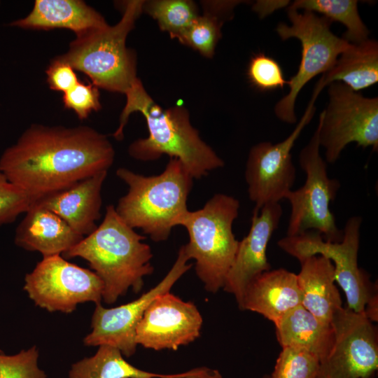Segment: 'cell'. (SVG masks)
Returning a JSON list of instances; mask_svg holds the SVG:
<instances>
[{
	"instance_id": "6da1fadb",
	"label": "cell",
	"mask_w": 378,
	"mask_h": 378,
	"mask_svg": "<svg viewBox=\"0 0 378 378\" xmlns=\"http://www.w3.org/2000/svg\"><path fill=\"white\" fill-rule=\"evenodd\" d=\"M114 157L108 138L90 127L34 125L4 151L0 171L36 200L108 171Z\"/></svg>"
},
{
	"instance_id": "7a4b0ae2",
	"label": "cell",
	"mask_w": 378,
	"mask_h": 378,
	"mask_svg": "<svg viewBox=\"0 0 378 378\" xmlns=\"http://www.w3.org/2000/svg\"><path fill=\"white\" fill-rule=\"evenodd\" d=\"M125 94L126 104L113 137L123 139L124 127L134 112L143 115L148 130L147 137L138 139L130 145L128 153L132 158L146 162L167 155L178 160L193 179L224 166L223 159L192 125L185 108H162L147 93L139 78Z\"/></svg>"
},
{
	"instance_id": "3957f363",
	"label": "cell",
	"mask_w": 378,
	"mask_h": 378,
	"mask_svg": "<svg viewBox=\"0 0 378 378\" xmlns=\"http://www.w3.org/2000/svg\"><path fill=\"white\" fill-rule=\"evenodd\" d=\"M145 239L128 226L110 204L101 224L62 257L87 260L103 283L102 299L111 304L130 288L139 292L144 277L153 273V253L150 246L143 241Z\"/></svg>"
},
{
	"instance_id": "277c9868",
	"label": "cell",
	"mask_w": 378,
	"mask_h": 378,
	"mask_svg": "<svg viewBox=\"0 0 378 378\" xmlns=\"http://www.w3.org/2000/svg\"><path fill=\"white\" fill-rule=\"evenodd\" d=\"M116 175L128 186L115 206L118 216L154 241L167 240L188 211L193 178L183 164L170 158L158 175L144 176L125 167L118 169Z\"/></svg>"
},
{
	"instance_id": "5b68a950",
	"label": "cell",
	"mask_w": 378,
	"mask_h": 378,
	"mask_svg": "<svg viewBox=\"0 0 378 378\" xmlns=\"http://www.w3.org/2000/svg\"><path fill=\"white\" fill-rule=\"evenodd\" d=\"M144 3L127 1L116 24L76 36L59 57L86 74L98 88L125 94L138 78L135 55L126 47V38L143 12Z\"/></svg>"
},
{
	"instance_id": "8992f818",
	"label": "cell",
	"mask_w": 378,
	"mask_h": 378,
	"mask_svg": "<svg viewBox=\"0 0 378 378\" xmlns=\"http://www.w3.org/2000/svg\"><path fill=\"white\" fill-rule=\"evenodd\" d=\"M239 202L232 196L216 193L196 211H188L179 225L184 227L189 241L183 245L190 260H195V272L205 289L215 293L225 284L233 263L239 241L232 231Z\"/></svg>"
},
{
	"instance_id": "52a82bcc",
	"label": "cell",
	"mask_w": 378,
	"mask_h": 378,
	"mask_svg": "<svg viewBox=\"0 0 378 378\" xmlns=\"http://www.w3.org/2000/svg\"><path fill=\"white\" fill-rule=\"evenodd\" d=\"M290 24L279 23L276 31L283 40L298 38L302 46L301 60L297 73L288 80L289 91L274 106L276 117L283 122L297 121L295 104L297 97L314 77L324 74L335 64L338 57L350 45L330 30L331 22L309 11L299 12L288 6Z\"/></svg>"
},
{
	"instance_id": "ba28073f",
	"label": "cell",
	"mask_w": 378,
	"mask_h": 378,
	"mask_svg": "<svg viewBox=\"0 0 378 378\" xmlns=\"http://www.w3.org/2000/svg\"><path fill=\"white\" fill-rule=\"evenodd\" d=\"M320 147L316 127L299 156L300 167L306 174L305 182L298 190H291L285 197L290 205L287 236L312 230L321 234L326 241L339 242L342 239L343 230L337 227L330 204L337 196L340 183L328 176Z\"/></svg>"
},
{
	"instance_id": "9c48e42d",
	"label": "cell",
	"mask_w": 378,
	"mask_h": 378,
	"mask_svg": "<svg viewBox=\"0 0 378 378\" xmlns=\"http://www.w3.org/2000/svg\"><path fill=\"white\" fill-rule=\"evenodd\" d=\"M328 86V103L317 126L326 162H335L344 148L354 142L377 151L378 98L363 97L340 82Z\"/></svg>"
},
{
	"instance_id": "30bf717a",
	"label": "cell",
	"mask_w": 378,
	"mask_h": 378,
	"mask_svg": "<svg viewBox=\"0 0 378 378\" xmlns=\"http://www.w3.org/2000/svg\"><path fill=\"white\" fill-rule=\"evenodd\" d=\"M361 223V217H350L339 242L326 241L321 234L310 230L297 236H286L277 243L298 260L315 255L328 258L334 266L335 281L345 293L347 307L356 312H364L372 295L367 275L358 265Z\"/></svg>"
},
{
	"instance_id": "8fae6325",
	"label": "cell",
	"mask_w": 378,
	"mask_h": 378,
	"mask_svg": "<svg viewBox=\"0 0 378 378\" xmlns=\"http://www.w3.org/2000/svg\"><path fill=\"white\" fill-rule=\"evenodd\" d=\"M103 283L93 272L61 255L43 257L24 277V290L35 304L50 312L69 314L86 302L101 303Z\"/></svg>"
},
{
	"instance_id": "7c38bea8",
	"label": "cell",
	"mask_w": 378,
	"mask_h": 378,
	"mask_svg": "<svg viewBox=\"0 0 378 378\" xmlns=\"http://www.w3.org/2000/svg\"><path fill=\"white\" fill-rule=\"evenodd\" d=\"M320 92L314 90L305 111L290 134L282 141L260 142L250 150L245 169V180L253 211L265 205L279 203L292 190L296 171L291 150L305 126L312 119L314 103Z\"/></svg>"
},
{
	"instance_id": "4fadbf2b",
	"label": "cell",
	"mask_w": 378,
	"mask_h": 378,
	"mask_svg": "<svg viewBox=\"0 0 378 378\" xmlns=\"http://www.w3.org/2000/svg\"><path fill=\"white\" fill-rule=\"evenodd\" d=\"M330 324L332 346L316 378H373L378 369L377 334L364 312L341 307Z\"/></svg>"
},
{
	"instance_id": "5bb4252c",
	"label": "cell",
	"mask_w": 378,
	"mask_h": 378,
	"mask_svg": "<svg viewBox=\"0 0 378 378\" xmlns=\"http://www.w3.org/2000/svg\"><path fill=\"white\" fill-rule=\"evenodd\" d=\"M183 245L165 276L153 288L137 299L113 307L104 308L97 304L92 316L91 332L83 339L87 346L109 345L117 348L122 354L130 357L136 352V326L150 303L159 295L170 291L174 284L191 268Z\"/></svg>"
},
{
	"instance_id": "9a60e30c",
	"label": "cell",
	"mask_w": 378,
	"mask_h": 378,
	"mask_svg": "<svg viewBox=\"0 0 378 378\" xmlns=\"http://www.w3.org/2000/svg\"><path fill=\"white\" fill-rule=\"evenodd\" d=\"M203 320L191 302L170 291L158 295L148 306L135 333L137 344L154 350H177L200 335Z\"/></svg>"
},
{
	"instance_id": "2e32d148",
	"label": "cell",
	"mask_w": 378,
	"mask_h": 378,
	"mask_svg": "<svg viewBox=\"0 0 378 378\" xmlns=\"http://www.w3.org/2000/svg\"><path fill=\"white\" fill-rule=\"evenodd\" d=\"M282 214L279 203L268 204L259 211H253L249 232L241 241H239L233 263L223 288L234 295L239 307L250 281L262 272L270 270L267 247L279 225Z\"/></svg>"
},
{
	"instance_id": "e0dca14e",
	"label": "cell",
	"mask_w": 378,
	"mask_h": 378,
	"mask_svg": "<svg viewBox=\"0 0 378 378\" xmlns=\"http://www.w3.org/2000/svg\"><path fill=\"white\" fill-rule=\"evenodd\" d=\"M108 171L98 172L64 190L37 199L34 204L55 213L84 237L101 217L102 188Z\"/></svg>"
},
{
	"instance_id": "ac0fdd59",
	"label": "cell",
	"mask_w": 378,
	"mask_h": 378,
	"mask_svg": "<svg viewBox=\"0 0 378 378\" xmlns=\"http://www.w3.org/2000/svg\"><path fill=\"white\" fill-rule=\"evenodd\" d=\"M301 302L297 274L280 268L262 272L251 281L239 307L260 314L275 324Z\"/></svg>"
},
{
	"instance_id": "d6986e66",
	"label": "cell",
	"mask_w": 378,
	"mask_h": 378,
	"mask_svg": "<svg viewBox=\"0 0 378 378\" xmlns=\"http://www.w3.org/2000/svg\"><path fill=\"white\" fill-rule=\"evenodd\" d=\"M83 238L59 216L33 204L18 225L14 240L19 247L46 257L62 255Z\"/></svg>"
},
{
	"instance_id": "ffe728a7",
	"label": "cell",
	"mask_w": 378,
	"mask_h": 378,
	"mask_svg": "<svg viewBox=\"0 0 378 378\" xmlns=\"http://www.w3.org/2000/svg\"><path fill=\"white\" fill-rule=\"evenodd\" d=\"M297 274L301 305L321 321L330 323L335 312L342 307L336 287L334 266L327 258L315 255L299 260Z\"/></svg>"
},
{
	"instance_id": "44dd1931",
	"label": "cell",
	"mask_w": 378,
	"mask_h": 378,
	"mask_svg": "<svg viewBox=\"0 0 378 378\" xmlns=\"http://www.w3.org/2000/svg\"><path fill=\"white\" fill-rule=\"evenodd\" d=\"M106 24L99 13L80 0H36L27 17L10 24L24 29L65 28L76 36Z\"/></svg>"
},
{
	"instance_id": "7402d4cb",
	"label": "cell",
	"mask_w": 378,
	"mask_h": 378,
	"mask_svg": "<svg viewBox=\"0 0 378 378\" xmlns=\"http://www.w3.org/2000/svg\"><path fill=\"white\" fill-rule=\"evenodd\" d=\"M274 326L282 348L305 351L316 356L320 363L332 346L334 331L331 324L321 321L302 305L287 312Z\"/></svg>"
},
{
	"instance_id": "603a6c76",
	"label": "cell",
	"mask_w": 378,
	"mask_h": 378,
	"mask_svg": "<svg viewBox=\"0 0 378 378\" xmlns=\"http://www.w3.org/2000/svg\"><path fill=\"white\" fill-rule=\"evenodd\" d=\"M378 81V43L367 39L350 43L333 66L322 74L317 84L323 89L333 82H340L358 92Z\"/></svg>"
},
{
	"instance_id": "cb8c5ba5",
	"label": "cell",
	"mask_w": 378,
	"mask_h": 378,
	"mask_svg": "<svg viewBox=\"0 0 378 378\" xmlns=\"http://www.w3.org/2000/svg\"><path fill=\"white\" fill-rule=\"evenodd\" d=\"M241 1H204L203 13L199 15L178 38V41L211 58L219 39L223 23L233 15V10Z\"/></svg>"
},
{
	"instance_id": "d4e9b609",
	"label": "cell",
	"mask_w": 378,
	"mask_h": 378,
	"mask_svg": "<svg viewBox=\"0 0 378 378\" xmlns=\"http://www.w3.org/2000/svg\"><path fill=\"white\" fill-rule=\"evenodd\" d=\"M122 356L115 347L99 346L94 355L71 366L69 378H155L165 375L139 369Z\"/></svg>"
},
{
	"instance_id": "484cf974",
	"label": "cell",
	"mask_w": 378,
	"mask_h": 378,
	"mask_svg": "<svg viewBox=\"0 0 378 378\" xmlns=\"http://www.w3.org/2000/svg\"><path fill=\"white\" fill-rule=\"evenodd\" d=\"M356 0H297L289 6L321 14L331 22H338L346 27L343 38L356 44L368 39L369 30L358 13Z\"/></svg>"
},
{
	"instance_id": "4316f807",
	"label": "cell",
	"mask_w": 378,
	"mask_h": 378,
	"mask_svg": "<svg viewBox=\"0 0 378 378\" xmlns=\"http://www.w3.org/2000/svg\"><path fill=\"white\" fill-rule=\"evenodd\" d=\"M143 11L157 21L162 31L177 40L199 15L195 3L190 0L144 1Z\"/></svg>"
},
{
	"instance_id": "83f0119b",
	"label": "cell",
	"mask_w": 378,
	"mask_h": 378,
	"mask_svg": "<svg viewBox=\"0 0 378 378\" xmlns=\"http://www.w3.org/2000/svg\"><path fill=\"white\" fill-rule=\"evenodd\" d=\"M319 359L305 351L284 347L280 352L274 370L264 378H316Z\"/></svg>"
},
{
	"instance_id": "f1b7e54d",
	"label": "cell",
	"mask_w": 378,
	"mask_h": 378,
	"mask_svg": "<svg viewBox=\"0 0 378 378\" xmlns=\"http://www.w3.org/2000/svg\"><path fill=\"white\" fill-rule=\"evenodd\" d=\"M247 77L254 88L265 92L284 88L288 80L279 62L264 52L253 55L247 68Z\"/></svg>"
},
{
	"instance_id": "f546056e",
	"label": "cell",
	"mask_w": 378,
	"mask_h": 378,
	"mask_svg": "<svg viewBox=\"0 0 378 378\" xmlns=\"http://www.w3.org/2000/svg\"><path fill=\"white\" fill-rule=\"evenodd\" d=\"M38 356L36 346L14 355L0 352V378H47L38 365Z\"/></svg>"
},
{
	"instance_id": "4dcf8cb0",
	"label": "cell",
	"mask_w": 378,
	"mask_h": 378,
	"mask_svg": "<svg viewBox=\"0 0 378 378\" xmlns=\"http://www.w3.org/2000/svg\"><path fill=\"white\" fill-rule=\"evenodd\" d=\"M35 201L34 197L10 182L0 171V226L14 222Z\"/></svg>"
},
{
	"instance_id": "1f68e13d",
	"label": "cell",
	"mask_w": 378,
	"mask_h": 378,
	"mask_svg": "<svg viewBox=\"0 0 378 378\" xmlns=\"http://www.w3.org/2000/svg\"><path fill=\"white\" fill-rule=\"evenodd\" d=\"M62 100L64 107L74 111L80 120L101 108L98 88L92 83L78 81L64 93Z\"/></svg>"
},
{
	"instance_id": "d6a6232c",
	"label": "cell",
	"mask_w": 378,
	"mask_h": 378,
	"mask_svg": "<svg viewBox=\"0 0 378 378\" xmlns=\"http://www.w3.org/2000/svg\"><path fill=\"white\" fill-rule=\"evenodd\" d=\"M74 69L59 57L55 59L46 70L47 82L50 88L63 93L72 88L79 80Z\"/></svg>"
},
{
	"instance_id": "836d02e7",
	"label": "cell",
	"mask_w": 378,
	"mask_h": 378,
	"mask_svg": "<svg viewBox=\"0 0 378 378\" xmlns=\"http://www.w3.org/2000/svg\"><path fill=\"white\" fill-rule=\"evenodd\" d=\"M155 378H222V376L217 370L199 368L186 372L165 374L164 377Z\"/></svg>"
},
{
	"instance_id": "e575fe53",
	"label": "cell",
	"mask_w": 378,
	"mask_h": 378,
	"mask_svg": "<svg viewBox=\"0 0 378 378\" xmlns=\"http://www.w3.org/2000/svg\"><path fill=\"white\" fill-rule=\"evenodd\" d=\"M289 2V1H258L253 4V10L260 18H264L276 10L285 7Z\"/></svg>"
},
{
	"instance_id": "d590c367",
	"label": "cell",
	"mask_w": 378,
	"mask_h": 378,
	"mask_svg": "<svg viewBox=\"0 0 378 378\" xmlns=\"http://www.w3.org/2000/svg\"><path fill=\"white\" fill-rule=\"evenodd\" d=\"M365 316L371 321H377V295H372L368 300L364 310Z\"/></svg>"
}]
</instances>
